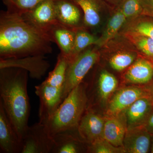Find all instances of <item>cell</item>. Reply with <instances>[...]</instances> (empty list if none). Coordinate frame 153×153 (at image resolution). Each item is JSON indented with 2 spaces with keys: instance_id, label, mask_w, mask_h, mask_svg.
Returning <instances> with one entry per match:
<instances>
[{
  "instance_id": "cell-1",
  "label": "cell",
  "mask_w": 153,
  "mask_h": 153,
  "mask_svg": "<svg viewBox=\"0 0 153 153\" xmlns=\"http://www.w3.org/2000/svg\"><path fill=\"white\" fill-rule=\"evenodd\" d=\"M52 42L22 16L1 11L0 58L45 56L52 53Z\"/></svg>"
},
{
  "instance_id": "cell-2",
  "label": "cell",
  "mask_w": 153,
  "mask_h": 153,
  "mask_svg": "<svg viewBox=\"0 0 153 153\" xmlns=\"http://www.w3.org/2000/svg\"><path fill=\"white\" fill-rule=\"evenodd\" d=\"M28 79V72L25 69L14 67L0 69V102L22 140L29 126Z\"/></svg>"
},
{
  "instance_id": "cell-3",
  "label": "cell",
  "mask_w": 153,
  "mask_h": 153,
  "mask_svg": "<svg viewBox=\"0 0 153 153\" xmlns=\"http://www.w3.org/2000/svg\"><path fill=\"white\" fill-rule=\"evenodd\" d=\"M86 85L83 81L74 88L54 114L44 123L52 137L60 132L77 128L87 108Z\"/></svg>"
},
{
  "instance_id": "cell-4",
  "label": "cell",
  "mask_w": 153,
  "mask_h": 153,
  "mask_svg": "<svg viewBox=\"0 0 153 153\" xmlns=\"http://www.w3.org/2000/svg\"><path fill=\"white\" fill-rule=\"evenodd\" d=\"M99 57L97 48L90 46L69 60L62 89L63 101L74 88L83 81L84 77L98 61Z\"/></svg>"
},
{
  "instance_id": "cell-5",
  "label": "cell",
  "mask_w": 153,
  "mask_h": 153,
  "mask_svg": "<svg viewBox=\"0 0 153 153\" xmlns=\"http://www.w3.org/2000/svg\"><path fill=\"white\" fill-rule=\"evenodd\" d=\"M62 89V88L54 87L44 82L35 86V93L40 101L39 122L46 123L63 102Z\"/></svg>"
},
{
  "instance_id": "cell-6",
  "label": "cell",
  "mask_w": 153,
  "mask_h": 153,
  "mask_svg": "<svg viewBox=\"0 0 153 153\" xmlns=\"http://www.w3.org/2000/svg\"><path fill=\"white\" fill-rule=\"evenodd\" d=\"M53 146V138L45 126L38 122L28 127L22 140L21 153H51Z\"/></svg>"
},
{
  "instance_id": "cell-7",
  "label": "cell",
  "mask_w": 153,
  "mask_h": 153,
  "mask_svg": "<svg viewBox=\"0 0 153 153\" xmlns=\"http://www.w3.org/2000/svg\"><path fill=\"white\" fill-rule=\"evenodd\" d=\"M22 16L28 23L47 35L50 28L57 22L55 1L44 0Z\"/></svg>"
},
{
  "instance_id": "cell-8",
  "label": "cell",
  "mask_w": 153,
  "mask_h": 153,
  "mask_svg": "<svg viewBox=\"0 0 153 153\" xmlns=\"http://www.w3.org/2000/svg\"><path fill=\"white\" fill-rule=\"evenodd\" d=\"M50 66V63L46 60L45 56L0 58V69L10 67L22 68L27 71L30 77L35 79H41Z\"/></svg>"
},
{
  "instance_id": "cell-9",
  "label": "cell",
  "mask_w": 153,
  "mask_h": 153,
  "mask_svg": "<svg viewBox=\"0 0 153 153\" xmlns=\"http://www.w3.org/2000/svg\"><path fill=\"white\" fill-rule=\"evenodd\" d=\"M22 150V140L0 102V152L21 153Z\"/></svg>"
},
{
  "instance_id": "cell-10",
  "label": "cell",
  "mask_w": 153,
  "mask_h": 153,
  "mask_svg": "<svg viewBox=\"0 0 153 153\" xmlns=\"http://www.w3.org/2000/svg\"><path fill=\"white\" fill-rule=\"evenodd\" d=\"M105 119L92 110L87 108L78 125L80 136L88 144L103 138Z\"/></svg>"
},
{
  "instance_id": "cell-11",
  "label": "cell",
  "mask_w": 153,
  "mask_h": 153,
  "mask_svg": "<svg viewBox=\"0 0 153 153\" xmlns=\"http://www.w3.org/2000/svg\"><path fill=\"white\" fill-rule=\"evenodd\" d=\"M57 22L76 30L84 27V17L79 6L71 0H54Z\"/></svg>"
},
{
  "instance_id": "cell-12",
  "label": "cell",
  "mask_w": 153,
  "mask_h": 153,
  "mask_svg": "<svg viewBox=\"0 0 153 153\" xmlns=\"http://www.w3.org/2000/svg\"><path fill=\"white\" fill-rule=\"evenodd\" d=\"M51 153H77L82 151L83 145H88L80 136L78 129H70L60 132L53 137Z\"/></svg>"
},
{
  "instance_id": "cell-13",
  "label": "cell",
  "mask_w": 153,
  "mask_h": 153,
  "mask_svg": "<svg viewBox=\"0 0 153 153\" xmlns=\"http://www.w3.org/2000/svg\"><path fill=\"white\" fill-rule=\"evenodd\" d=\"M148 96L146 88L130 87L122 88L115 94L107 110L108 116L116 115L125 111L141 97Z\"/></svg>"
},
{
  "instance_id": "cell-14",
  "label": "cell",
  "mask_w": 153,
  "mask_h": 153,
  "mask_svg": "<svg viewBox=\"0 0 153 153\" xmlns=\"http://www.w3.org/2000/svg\"><path fill=\"white\" fill-rule=\"evenodd\" d=\"M152 136L143 126L127 129L123 140L126 153H148L151 149Z\"/></svg>"
},
{
  "instance_id": "cell-15",
  "label": "cell",
  "mask_w": 153,
  "mask_h": 153,
  "mask_svg": "<svg viewBox=\"0 0 153 153\" xmlns=\"http://www.w3.org/2000/svg\"><path fill=\"white\" fill-rule=\"evenodd\" d=\"M153 111V104L148 96L138 99L125 110L127 129L143 126Z\"/></svg>"
},
{
  "instance_id": "cell-16",
  "label": "cell",
  "mask_w": 153,
  "mask_h": 153,
  "mask_svg": "<svg viewBox=\"0 0 153 153\" xmlns=\"http://www.w3.org/2000/svg\"><path fill=\"white\" fill-rule=\"evenodd\" d=\"M107 117L105 119L103 138L115 146L123 147L127 130L125 112Z\"/></svg>"
},
{
  "instance_id": "cell-17",
  "label": "cell",
  "mask_w": 153,
  "mask_h": 153,
  "mask_svg": "<svg viewBox=\"0 0 153 153\" xmlns=\"http://www.w3.org/2000/svg\"><path fill=\"white\" fill-rule=\"evenodd\" d=\"M76 30L58 23H55L47 33L52 42L57 44L60 53L69 58L74 47Z\"/></svg>"
},
{
  "instance_id": "cell-18",
  "label": "cell",
  "mask_w": 153,
  "mask_h": 153,
  "mask_svg": "<svg viewBox=\"0 0 153 153\" xmlns=\"http://www.w3.org/2000/svg\"><path fill=\"white\" fill-rule=\"evenodd\" d=\"M125 78L134 84H149L153 79V63L148 59H137L126 71Z\"/></svg>"
},
{
  "instance_id": "cell-19",
  "label": "cell",
  "mask_w": 153,
  "mask_h": 153,
  "mask_svg": "<svg viewBox=\"0 0 153 153\" xmlns=\"http://www.w3.org/2000/svg\"><path fill=\"white\" fill-rule=\"evenodd\" d=\"M79 6L84 15V27L95 29L101 22L103 4L101 0H71Z\"/></svg>"
},
{
  "instance_id": "cell-20",
  "label": "cell",
  "mask_w": 153,
  "mask_h": 153,
  "mask_svg": "<svg viewBox=\"0 0 153 153\" xmlns=\"http://www.w3.org/2000/svg\"><path fill=\"white\" fill-rule=\"evenodd\" d=\"M127 19L118 8L110 19L102 35L96 46L101 47L114 37L124 25Z\"/></svg>"
},
{
  "instance_id": "cell-21",
  "label": "cell",
  "mask_w": 153,
  "mask_h": 153,
  "mask_svg": "<svg viewBox=\"0 0 153 153\" xmlns=\"http://www.w3.org/2000/svg\"><path fill=\"white\" fill-rule=\"evenodd\" d=\"M68 61V58L60 53L57 57L55 68L49 72L48 76L44 82L54 87L63 88Z\"/></svg>"
},
{
  "instance_id": "cell-22",
  "label": "cell",
  "mask_w": 153,
  "mask_h": 153,
  "mask_svg": "<svg viewBox=\"0 0 153 153\" xmlns=\"http://www.w3.org/2000/svg\"><path fill=\"white\" fill-rule=\"evenodd\" d=\"M97 90L99 97L104 101L115 90L118 85L115 76L105 70L100 72L97 79Z\"/></svg>"
},
{
  "instance_id": "cell-23",
  "label": "cell",
  "mask_w": 153,
  "mask_h": 153,
  "mask_svg": "<svg viewBox=\"0 0 153 153\" xmlns=\"http://www.w3.org/2000/svg\"><path fill=\"white\" fill-rule=\"evenodd\" d=\"M82 28L76 30L74 47L68 60L73 59L88 47L96 45L99 38Z\"/></svg>"
},
{
  "instance_id": "cell-24",
  "label": "cell",
  "mask_w": 153,
  "mask_h": 153,
  "mask_svg": "<svg viewBox=\"0 0 153 153\" xmlns=\"http://www.w3.org/2000/svg\"><path fill=\"white\" fill-rule=\"evenodd\" d=\"M145 16L133 19L127 27V33L146 36L153 39V18Z\"/></svg>"
},
{
  "instance_id": "cell-25",
  "label": "cell",
  "mask_w": 153,
  "mask_h": 153,
  "mask_svg": "<svg viewBox=\"0 0 153 153\" xmlns=\"http://www.w3.org/2000/svg\"><path fill=\"white\" fill-rule=\"evenodd\" d=\"M44 0H2L7 11L22 15L26 13Z\"/></svg>"
},
{
  "instance_id": "cell-26",
  "label": "cell",
  "mask_w": 153,
  "mask_h": 153,
  "mask_svg": "<svg viewBox=\"0 0 153 153\" xmlns=\"http://www.w3.org/2000/svg\"><path fill=\"white\" fill-rule=\"evenodd\" d=\"M117 6L127 20L137 18L143 10V0H123Z\"/></svg>"
},
{
  "instance_id": "cell-27",
  "label": "cell",
  "mask_w": 153,
  "mask_h": 153,
  "mask_svg": "<svg viewBox=\"0 0 153 153\" xmlns=\"http://www.w3.org/2000/svg\"><path fill=\"white\" fill-rule=\"evenodd\" d=\"M136 57V54L134 52H119L110 58V65L115 70L122 71L132 64Z\"/></svg>"
},
{
  "instance_id": "cell-28",
  "label": "cell",
  "mask_w": 153,
  "mask_h": 153,
  "mask_svg": "<svg viewBox=\"0 0 153 153\" xmlns=\"http://www.w3.org/2000/svg\"><path fill=\"white\" fill-rule=\"evenodd\" d=\"M131 38L132 41L138 49L148 59L153 58V39L148 36L138 34L128 33Z\"/></svg>"
},
{
  "instance_id": "cell-29",
  "label": "cell",
  "mask_w": 153,
  "mask_h": 153,
  "mask_svg": "<svg viewBox=\"0 0 153 153\" xmlns=\"http://www.w3.org/2000/svg\"><path fill=\"white\" fill-rule=\"evenodd\" d=\"M87 152L94 153H126L123 147L115 146L104 138L97 140L89 144Z\"/></svg>"
},
{
  "instance_id": "cell-30",
  "label": "cell",
  "mask_w": 153,
  "mask_h": 153,
  "mask_svg": "<svg viewBox=\"0 0 153 153\" xmlns=\"http://www.w3.org/2000/svg\"><path fill=\"white\" fill-rule=\"evenodd\" d=\"M143 14L153 18V0H143Z\"/></svg>"
},
{
  "instance_id": "cell-31",
  "label": "cell",
  "mask_w": 153,
  "mask_h": 153,
  "mask_svg": "<svg viewBox=\"0 0 153 153\" xmlns=\"http://www.w3.org/2000/svg\"><path fill=\"white\" fill-rule=\"evenodd\" d=\"M143 126L153 136V111Z\"/></svg>"
},
{
  "instance_id": "cell-32",
  "label": "cell",
  "mask_w": 153,
  "mask_h": 153,
  "mask_svg": "<svg viewBox=\"0 0 153 153\" xmlns=\"http://www.w3.org/2000/svg\"><path fill=\"white\" fill-rule=\"evenodd\" d=\"M146 88L147 91L148 96L150 98L153 104V79Z\"/></svg>"
},
{
  "instance_id": "cell-33",
  "label": "cell",
  "mask_w": 153,
  "mask_h": 153,
  "mask_svg": "<svg viewBox=\"0 0 153 153\" xmlns=\"http://www.w3.org/2000/svg\"><path fill=\"white\" fill-rule=\"evenodd\" d=\"M105 1L111 4L117 6L123 0H105Z\"/></svg>"
},
{
  "instance_id": "cell-34",
  "label": "cell",
  "mask_w": 153,
  "mask_h": 153,
  "mask_svg": "<svg viewBox=\"0 0 153 153\" xmlns=\"http://www.w3.org/2000/svg\"><path fill=\"white\" fill-rule=\"evenodd\" d=\"M151 153H153V139L152 140V146L151 149Z\"/></svg>"
},
{
  "instance_id": "cell-35",
  "label": "cell",
  "mask_w": 153,
  "mask_h": 153,
  "mask_svg": "<svg viewBox=\"0 0 153 153\" xmlns=\"http://www.w3.org/2000/svg\"><path fill=\"white\" fill-rule=\"evenodd\" d=\"M151 61L153 63V58L151 60Z\"/></svg>"
}]
</instances>
